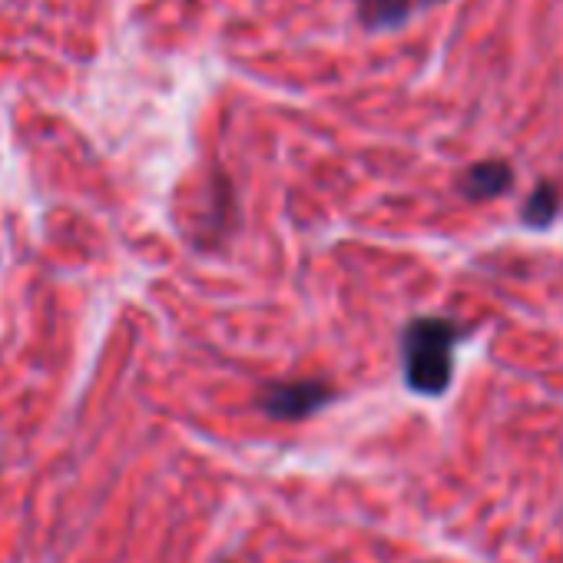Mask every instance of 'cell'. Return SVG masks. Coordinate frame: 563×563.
Returning a JSON list of instances; mask_svg holds the SVG:
<instances>
[{
  "instance_id": "277c9868",
  "label": "cell",
  "mask_w": 563,
  "mask_h": 563,
  "mask_svg": "<svg viewBox=\"0 0 563 563\" xmlns=\"http://www.w3.org/2000/svg\"><path fill=\"white\" fill-rule=\"evenodd\" d=\"M421 0H358V18L368 31H391L411 18V8Z\"/></svg>"
},
{
  "instance_id": "8992f818",
  "label": "cell",
  "mask_w": 563,
  "mask_h": 563,
  "mask_svg": "<svg viewBox=\"0 0 563 563\" xmlns=\"http://www.w3.org/2000/svg\"><path fill=\"white\" fill-rule=\"evenodd\" d=\"M421 4H428V8H434V4H444V0H421Z\"/></svg>"
},
{
  "instance_id": "7a4b0ae2",
  "label": "cell",
  "mask_w": 563,
  "mask_h": 563,
  "mask_svg": "<svg viewBox=\"0 0 563 563\" xmlns=\"http://www.w3.org/2000/svg\"><path fill=\"white\" fill-rule=\"evenodd\" d=\"M335 391L325 382H282L265 385L258 395V408L275 421H306L316 411H322Z\"/></svg>"
},
{
  "instance_id": "6da1fadb",
  "label": "cell",
  "mask_w": 563,
  "mask_h": 563,
  "mask_svg": "<svg viewBox=\"0 0 563 563\" xmlns=\"http://www.w3.org/2000/svg\"><path fill=\"white\" fill-rule=\"evenodd\" d=\"M464 329L454 319L418 316L401 332V365L405 385L415 395L441 398L454 378V349Z\"/></svg>"
},
{
  "instance_id": "5b68a950",
  "label": "cell",
  "mask_w": 563,
  "mask_h": 563,
  "mask_svg": "<svg viewBox=\"0 0 563 563\" xmlns=\"http://www.w3.org/2000/svg\"><path fill=\"white\" fill-rule=\"evenodd\" d=\"M523 222L527 225H533V229H547V225H553L556 222V216H560V189L553 186V183H540L530 196H527V202H523Z\"/></svg>"
},
{
  "instance_id": "3957f363",
  "label": "cell",
  "mask_w": 563,
  "mask_h": 563,
  "mask_svg": "<svg viewBox=\"0 0 563 563\" xmlns=\"http://www.w3.org/2000/svg\"><path fill=\"white\" fill-rule=\"evenodd\" d=\"M510 183H514L510 163H504V159H484V163H474L461 176L457 189H461V196H467L474 202H484V199H497Z\"/></svg>"
}]
</instances>
